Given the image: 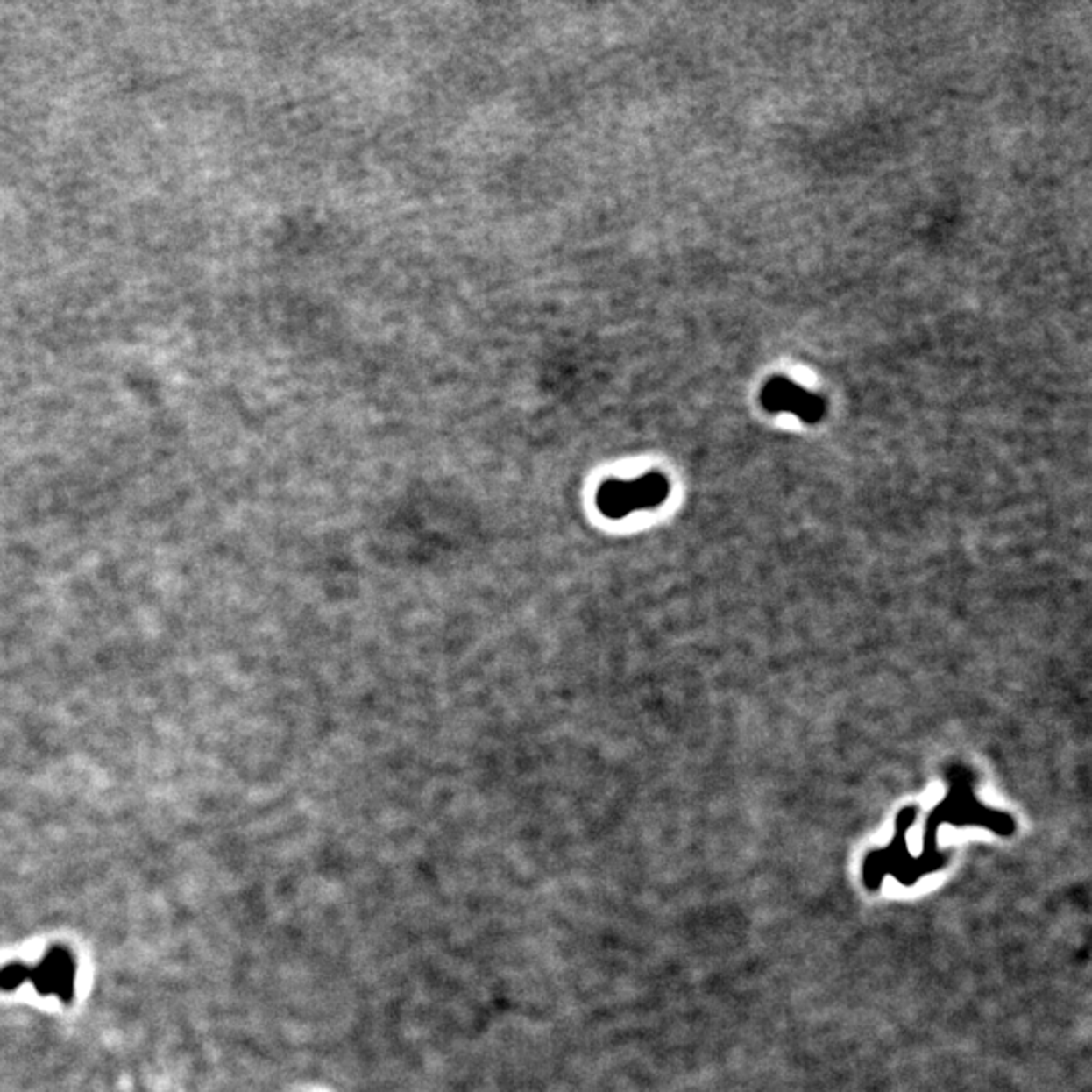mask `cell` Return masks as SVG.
Segmentation results:
<instances>
[{
    "label": "cell",
    "instance_id": "obj_3",
    "mask_svg": "<svg viewBox=\"0 0 1092 1092\" xmlns=\"http://www.w3.org/2000/svg\"><path fill=\"white\" fill-rule=\"evenodd\" d=\"M75 977L74 955L65 947H53L41 963L31 967L29 982L41 996H57L61 1002L69 1003L75 996Z\"/></svg>",
    "mask_w": 1092,
    "mask_h": 1092
},
{
    "label": "cell",
    "instance_id": "obj_2",
    "mask_svg": "<svg viewBox=\"0 0 1092 1092\" xmlns=\"http://www.w3.org/2000/svg\"><path fill=\"white\" fill-rule=\"evenodd\" d=\"M761 403L769 413H791L805 423H819L826 415L824 399L783 377L769 380L761 393Z\"/></svg>",
    "mask_w": 1092,
    "mask_h": 1092
},
{
    "label": "cell",
    "instance_id": "obj_4",
    "mask_svg": "<svg viewBox=\"0 0 1092 1092\" xmlns=\"http://www.w3.org/2000/svg\"><path fill=\"white\" fill-rule=\"evenodd\" d=\"M31 979V967L23 965V963H15L4 967L0 969V989L12 991L17 988H21L23 983H26Z\"/></svg>",
    "mask_w": 1092,
    "mask_h": 1092
},
{
    "label": "cell",
    "instance_id": "obj_1",
    "mask_svg": "<svg viewBox=\"0 0 1092 1092\" xmlns=\"http://www.w3.org/2000/svg\"><path fill=\"white\" fill-rule=\"evenodd\" d=\"M670 482L662 473H646L635 479H607L597 492V508L605 518L620 521L637 510H651L666 502Z\"/></svg>",
    "mask_w": 1092,
    "mask_h": 1092
}]
</instances>
